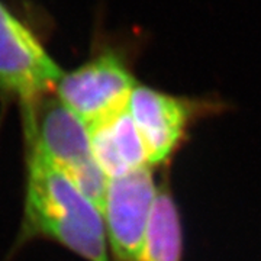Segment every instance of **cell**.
Returning <instances> with one entry per match:
<instances>
[{"label": "cell", "mask_w": 261, "mask_h": 261, "mask_svg": "<svg viewBox=\"0 0 261 261\" xmlns=\"http://www.w3.org/2000/svg\"><path fill=\"white\" fill-rule=\"evenodd\" d=\"M25 229L87 261H111L102 212L60 168L28 152Z\"/></svg>", "instance_id": "obj_1"}, {"label": "cell", "mask_w": 261, "mask_h": 261, "mask_svg": "<svg viewBox=\"0 0 261 261\" xmlns=\"http://www.w3.org/2000/svg\"><path fill=\"white\" fill-rule=\"evenodd\" d=\"M181 252L183 235L177 205L168 189L159 187L137 261H181Z\"/></svg>", "instance_id": "obj_8"}, {"label": "cell", "mask_w": 261, "mask_h": 261, "mask_svg": "<svg viewBox=\"0 0 261 261\" xmlns=\"http://www.w3.org/2000/svg\"><path fill=\"white\" fill-rule=\"evenodd\" d=\"M159 192L149 166L108 183L103 219L118 261H137Z\"/></svg>", "instance_id": "obj_5"}, {"label": "cell", "mask_w": 261, "mask_h": 261, "mask_svg": "<svg viewBox=\"0 0 261 261\" xmlns=\"http://www.w3.org/2000/svg\"><path fill=\"white\" fill-rule=\"evenodd\" d=\"M89 134L94 161L109 180L149 166L128 108L89 125Z\"/></svg>", "instance_id": "obj_7"}, {"label": "cell", "mask_w": 261, "mask_h": 261, "mask_svg": "<svg viewBox=\"0 0 261 261\" xmlns=\"http://www.w3.org/2000/svg\"><path fill=\"white\" fill-rule=\"evenodd\" d=\"M128 111L144 142L149 166L164 163L176 151L192 113L186 100L141 84L130 94Z\"/></svg>", "instance_id": "obj_6"}, {"label": "cell", "mask_w": 261, "mask_h": 261, "mask_svg": "<svg viewBox=\"0 0 261 261\" xmlns=\"http://www.w3.org/2000/svg\"><path fill=\"white\" fill-rule=\"evenodd\" d=\"M137 86L126 51L105 44L83 64L64 73L54 93L89 126L128 108Z\"/></svg>", "instance_id": "obj_3"}, {"label": "cell", "mask_w": 261, "mask_h": 261, "mask_svg": "<svg viewBox=\"0 0 261 261\" xmlns=\"http://www.w3.org/2000/svg\"><path fill=\"white\" fill-rule=\"evenodd\" d=\"M63 74L35 29L0 0V92L25 106L53 93Z\"/></svg>", "instance_id": "obj_4"}, {"label": "cell", "mask_w": 261, "mask_h": 261, "mask_svg": "<svg viewBox=\"0 0 261 261\" xmlns=\"http://www.w3.org/2000/svg\"><path fill=\"white\" fill-rule=\"evenodd\" d=\"M23 111L29 152L60 168L102 212L109 178L93 159L89 126L53 93Z\"/></svg>", "instance_id": "obj_2"}]
</instances>
